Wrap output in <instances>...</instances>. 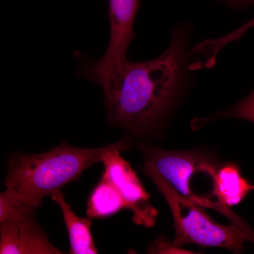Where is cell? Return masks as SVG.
<instances>
[{"label":"cell","mask_w":254,"mask_h":254,"mask_svg":"<svg viewBox=\"0 0 254 254\" xmlns=\"http://www.w3.org/2000/svg\"><path fill=\"white\" fill-rule=\"evenodd\" d=\"M143 171L163 193L171 210L176 236L172 243L182 248L188 244L203 247H221L235 253L243 251L251 237L238 225H222L203 211L199 205L179 193L161 175L144 165Z\"/></svg>","instance_id":"3957f363"},{"label":"cell","mask_w":254,"mask_h":254,"mask_svg":"<svg viewBox=\"0 0 254 254\" xmlns=\"http://www.w3.org/2000/svg\"><path fill=\"white\" fill-rule=\"evenodd\" d=\"M222 118L242 119L254 123V91L238 104L215 115L214 119Z\"/></svg>","instance_id":"7c38bea8"},{"label":"cell","mask_w":254,"mask_h":254,"mask_svg":"<svg viewBox=\"0 0 254 254\" xmlns=\"http://www.w3.org/2000/svg\"><path fill=\"white\" fill-rule=\"evenodd\" d=\"M130 142L123 138L98 148H78L64 143L40 154L16 153L8 160L5 186L23 204L36 209L43 198L70 182L78 181L86 169L101 161L113 149H129Z\"/></svg>","instance_id":"7a4b0ae2"},{"label":"cell","mask_w":254,"mask_h":254,"mask_svg":"<svg viewBox=\"0 0 254 254\" xmlns=\"http://www.w3.org/2000/svg\"><path fill=\"white\" fill-rule=\"evenodd\" d=\"M218 1L237 9H245L252 5H254V0H218Z\"/></svg>","instance_id":"5bb4252c"},{"label":"cell","mask_w":254,"mask_h":254,"mask_svg":"<svg viewBox=\"0 0 254 254\" xmlns=\"http://www.w3.org/2000/svg\"><path fill=\"white\" fill-rule=\"evenodd\" d=\"M126 208L116 187L102 178L91 192L87 203V215L91 219L108 218Z\"/></svg>","instance_id":"30bf717a"},{"label":"cell","mask_w":254,"mask_h":254,"mask_svg":"<svg viewBox=\"0 0 254 254\" xmlns=\"http://www.w3.org/2000/svg\"><path fill=\"white\" fill-rule=\"evenodd\" d=\"M58 254L33 215L0 222V254Z\"/></svg>","instance_id":"52a82bcc"},{"label":"cell","mask_w":254,"mask_h":254,"mask_svg":"<svg viewBox=\"0 0 254 254\" xmlns=\"http://www.w3.org/2000/svg\"></svg>","instance_id":"9a60e30c"},{"label":"cell","mask_w":254,"mask_h":254,"mask_svg":"<svg viewBox=\"0 0 254 254\" xmlns=\"http://www.w3.org/2000/svg\"><path fill=\"white\" fill-rule=\"evenodd\" d=\"M122 151L113 149L103 155L101 162L104 165V173L102 178L116 187L126 208L133 213L135 223L145 227H153L158 218V211L150 203V194L136 172L120 155Z\"/></svg>","instance_id":"8992f818"},{"label":"cell","mask_w":254,"mask_h":254,"mask_svg":"<svg viewBox=\"0 0 254 254\" xmlns=\"http://www.w3.org/2000/svg\"><path fill=\"white\" fill-rule=\"evenodd\" d=\"M214 182L215 196L228 208L240 204L254 190V185L242 176L240 168L233 163L218 168Z\"/></svg>","instance_id":"9c48e42d"},{"label":"cell","mask_w":254,"mask_h":254,"mask_svg":"<svg viewBox=\"0 0 254 254\" xmlns=\"http://www.w3.org/2000/svg\"><path fill=\"white\" fill-rule=\"evenodd\" d=\"M55 203H58L62 211L63 218L69 236L70 254H98L91 233V218L78 217L66 203L64 195L60 190L51 195Z\"/></svg>","instance_id":"ba28073f"},{"label":"cell","mask_w":254,"mask_h":254,"mask_svg":"<svg viewBox=\"0 0 254 254\" xmlns=\"http://www.w3.org/2000/svg\"><path fill=\"white\" fill-rule=\"evenodd\" d=\"M36 209L23 204L7 190L0 193V222L33 215Z\"/></svg>","instance_id":"8fae6325"},{"label":"cell","mask_w":254,"mask_h":254,"mask_svg":"<svg viewBox=\"0 0 254 254\" xmlns=\"http://www.w3.org/2000/svg\"><path fill=\"white\" fill-rule=\"evenodd\" d=\"M189 30H173L168 50L143 63L128 60L100 85L110 126L136 136L153 133L173 104L186 67Z\"/></svg>","instance_id":"6da1fadb"},{"label":"cell","mask_w":254,"mask_h":254,"mask_svg":"<svg viewBox=\"0 0 254 254\" xmlns=\"http://www.w3.org/2000/svg\"><path fill=\"white\" fill-rule=\"evenodd\" d=\"M138 148L144 155L145 165L158 172L179 193L195 204L196 180L218 168L208 159L193 152L167 151L145 144Z\"/></svg>","instance_id":"5b68a950"},{"label":"cell","mask_w":254,"mask_h":254,"mask_svg":"<svg viewBox=\"0 0 254 254\" xmlns=\"http://www.w3.org/2000/svg\"><path fill=\"white\" fill-rule=\"evenodd\" d=\"M148 252L153 254H190L188 251L182 250L180 247H175L173 243L168 242V241L158 240L155 241L148 248Z\"/></svg>","instance_id":"4fadbf2b"},{"label":"cell","mask_w":254,"mask_h":254,"mask_svg":"<svg viewBox=\"0 0 254 254\" xmlns=\"http://www.w3.org/2000/svg\"><path fill=\"white\" fill-rule=\"evenodd\" d=\"M140 6V0H109L108 49L99 60H82L77 69L79 77L100 85L127 61L128 47L136 37L133 23Z\"/></svg>","instance_id":"277c9868"}]
</instances>
